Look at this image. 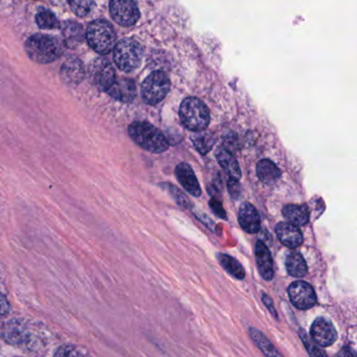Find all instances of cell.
<instances>
[{"label":"cell","mask_w":357,"mask_h":357,"mask_svg":"<svg viewBox=\"0 0 357 357\" xmlns=\"http://www.w3.org/2000/svg\"><path fill=\"white\" fill-rule=\"evenodd\" d=\"M64 44L54 36H31L25 43V52L29 58L40 64H48L58 60L64 52Z\"/></svg>","instance_id":"1"},{"label":"cell","mask_w":357,"mask_h":357,"mask_svg":"<svg viewBox=\"0 0 357 357\" xmlns=\"http://www.w3.org/2000/svg\"><path fill=\"white\" fill-rule=\"evenodd\" d=\"M128 134L140 148L154 154H161L169 148V142L154 126L145 121H136L128 128Z\"/></svg>","instance_id":"2"},{"label":"cell","mask_w":357,"mask_h":357,"mask_svg":"<svg viewBox=\"0 0 357 357\" xmlns=\"http://www.w3.org/2000/svg\"><path fill=\"white\" fill-rule=\"evenodd\" d=\"M180 119L184 128L190 131H203L209 127V109L198 98H187L180 105Z\"/></svg>","instance_id":"3"},{"label":"cell","mask_w":357,"mask_h":357,"mask_svg":"<svg viewBox=\"0 0 357 357\" xmlns=\"http://www.w3.org/2000/svg\"><path fill=\"white\" fill-rule=\"evenodd\" d=\"M86 39L94 52L100 54H107L115 47L117 35L108 21L98 19L90 23L87 27Z\"/></svg>","instance_id":"4"},{"label":"cell","mask_w":357,"mask_h":357,"mask_svg":"<svg viewBox=\"0 0 357 357\" xmlns=\"http://www.w3.org/2000/svg\"><path fill=\"white\" fill-rule=\"evenodd\" d=\"M143 56H144V48L142 44L131 38L121 40L115 45V52H113L115 64L125 73L136 70L142 62Z\"/></svg>","instance_id":"5"},{"label":"cell","mask_w":357,"mask_h":357,"mask_svg":"<svg viewBox=\"0 0 357 357\" xmlns=\"http://www.w3.org/2000/svg\"><path fill=\"white\" fill-rule=\"evenodd\" d=\"M170 79L163 71L151 73L142 85L143 100L146 104H159L170 91Z\"/></svg>","instance_id":"6"},{"label":"cell","mask_w":357,"mask_h":357,"mask_svg":"<svg viewBox=\"0 0 357 357\" xmlns=\"http://www.w3.org/2000/svg\"><path fill=\"white\" fill-rule=\"evenodd\" d=\"M289 297L293 305L301 310H310L318 302L314 287L305 281L291 283L289 287Z\"/></svg>","instance_id":"7"},{"label":"cell","mask_w":357,"mask_h":357,"mask_svg":"<svg viewBox=\"0 0 357 357\" xmlns=\"http://www.w3.org/2000/svg\"><path fill=\"white\" fill-rule=\"evenodd\" d=\"M109 10L113 20L123 26L136 24L140 18V10L134 0H111Z\"/></svg>","instance_id":"8"},{"label":"cell","mask_w":357,"mask_h":357,"mask_svg":"<svg viewBox=\"0 0 357 357\" xmlns=\"http://www.w3.org/2000/svg\"><path fill=\"white\" fill-rule=\"evenodd\" d=\"M310 335L312 342L324 348L333 345L337 340V333L335 326L324 317L316 319L310 328Z\"/></svg>","instance_id":"9"},{"label":"cell","mask_w":357,"mask_h":357,"mask_svg":"<svg viewBox=\"0 0 357 357\" xmlns=\"http://www.w3.org/2000/svg\"><path fill=\"white\" fill-rule=\"evenodd\" d=\"M90 77L92 83L103 91H107L115 83V71L112 65L105 60H99L90 67Z\"/></svg>","instance_id":"10"},{"label":"cell","mask_w":357,"mask_h":357,"mask_svg":"<svg viewBox=\"0 0 357 357\" xmlns=\"http://www.w3.org/2000/svg\"><path fill=\"white\" fill-rule=\"evenodd\" d=\"M279 241L291 249H296L303 243V234L299 227L291 222H279L276 227Z\"/></svg>","instance_id":"11"},{"label":"cell","mask_w":357,"mask_h":357,"mask_svg":"<svg viewBox=\"0 0 357 357\" xmlns=\"http://www.w3.org/2000/svg\"><path fill=\"white\" fill-rule=\"evenodd\" d=\"M239 224L245 232L257 233L261 227V220L257 209L252 204L245 203L239 208Z\"/></svg>","instance_id":"12"},{"label":"cell","mask_w":357,"mask_h":357,"mask_svg":"<svg viewBox=\"0 0 357 357\" xmlns=\"http://www.w3.org/2000/svg\"><path fill=\"white\" fill-rule=\"evenodd\" d=\"M256 260H257L258 270L262 278L270 281L274 278V264H272V254L266 247L265 243L257 241L256 243Z\"/></svg>","instance_id":"13"},{"label":"cell","mask_w":357,"mask_h":357,"mask_svg":"<svg viewBox=\"0 0 357 357\" xmlns=\"http://www.w3.org/2000/svg\"><path fill=\"white\" fill-rule=\"evenodd\" d=\"M111 98L123 102H130L136 96V87L133 81L128 79H115V83L107 89Z\"/></svg>","instance_id":"14"},{"label":"cell","mask_w":357,"mask_h":357,"mask_svg":"<svg viewBox=\"0 0 357 357\" xmlns=\"http://www.w3.org/2000/svg\"><path fill=\"white\" fill-rule=\"evenodd\" d=\"M176 178L184 189L193 197H201V188L198 180L190 165L187 163H180L175 169Z\"/></svg>","instance_id":"15"},{"label":"cell","mask_w":357,"mask_h":357,"mask_svg":"<svg viewBox=\"0 0 357 357\" xmlns=\"http://www.w3.org/2000/svg\"><path fill=\"white\" fill-rule=\"evenodd\" d=\"M85 71L83 65L78 59H71L63 64L61 77L66 85L75 86L83 81Z\"/></svg>","instance_id":"16"},{"label":"cell","mask_w":357,"mask_h":357,"mask_svg":"<svg viewBox=\"0 0 357 357\" xmlns=\"http://www.w3.org/2000/svg\"><path fill=\"white\" fill-rule=\"evenodd\" d=\"M217 160L220 167L226 171V173L234 180L239 181L241 178L240 167H239L238 161L235 158L234 155L226 150V149H220L218 150Z\"/></svg>","instance_id":"17"},{"label":"cell","mask_w":357,"mask_h":357,"mask_svg":"<svg viewBox=\"0 0 357 357\" xmlns=\"http://www.w3.org/2000/svg\"><path fill=\"white\" fill-rule=\"evenodd\" d=\"M283 215L291 224L305 226L309 222V209L306 205H287L283 208Z\"/></svg>","instance_id":"18"},{"label":"cell","mask_w":357,"mask_h":357,"mask_svg":"<svg viewBox=\"0 0 357 357\" xmlns=\"http://www.w3.org/2000/svg\"><path fill=\"white\" fill-rule=\"evenodd\" d=\"M257 176L262 182L272 184L281 177V172L272 161L263 159L257 165Z\"/></svg>","instance_id":"19"},{"label":"cell","mask_w":357,"mask_h":357,"mask_svg":"<svg viewBox=\"0 0 357 357\" xmlns=\"http://www.w3.org/2000/svg\"><path fill=\"white\" fill-rule=\"evenodd\" d=\"M286 270L291 276L302 278L307 274V264L301 254L291 252L286 258Z\"/></svg>","instance_id":"20"},{"label":"cell","mask_w":357,"mask_h":357,"mask_svg":"<svg viewBox=\"0 0 357 357\" xmlns=\"http://www.w3.org/2000/svg\"><path fill=\"white\" fill-rule=\"evenodd\" d=\"M249 333H251V337L255 342L256 345L263 352L264 356L266 357H283L261 331L256 328H251Z\"/></svg>","instance_id":"21"},{"label":"cell","mask_w":357,"mask_h":357,"mask_svg":"<svg viewBox=\"0 0 357 357\" xmlns=\"http://www.w3.org/2000/svg\"><path fill=\"white\" fill-rule=\"evenodd\" d=\"M192 142L194 144L195 149L201 154L205 155L213 149L214 144H215V137L211 132L203 130V131L194 132L192 135Z\"/></svg>","instance_id":"22"},{"label":"cell","mask_w":357,"mask_h":357,"mask_svg":"<svg viewBox=\"0 0 357 357\" xmlns=\"http://www.w3.org/2000/svg\"><path fill=\"white\" fill-rule=\"evenodd\" d=\"M219 261L228 274L232 275L233 277L239 279V280L245 279V271L238 260L235 259L232 256L221 254V255H219Z\"/></svg>","instance_id":"23"},{"label":"cell","mask_w":357,"mask_h":357,"mask_svg":"<svg viewBox=\"0 0 357 357\" xmlns=\"http://www.w3.org/2000/svg\"><path fill=\"white\" fill-rule=\"evenodd\" d=\"M38 26L43 29H54L59 27V21L57 17L50 10H41L36 16Z\"/></svg>","instance_id":"24"},{"label":"cell","mask_w":357,"mask_h":357,"mask_svg":"<svg viewBox=\"0 0 357 357\" xmlns=\"http://www.w3.org/2000/svg\"><path fill=\"white\" fill-rule=\"evenodd\" d=\"M71 10L77 16H87L94 8V0H68Z\"/></svg>","instance_id":"25"},{"label":"cell","mask_w":357,"mask_h":357,"mask_svg":"<svg viewBox=\"0 0 357 357\" xmlns=\"http://www.w3.org/2000/svg\"><path fill=\"white\" fill-rule=\"evenodd\" d=\"M4 339L8 340V342L13 344L21 343L24 341L25 335L22 329L17 325H8L3 331Z\"/></svg>","instance_id":"26"},{"label":"cell","mask_w":357,"mask_h":357,"mask_svg":"<svg viewBox=\"0 0 357 357\" xmlns=\"http://www.w3.org/2000/svg\"><path fill=\"white\" fill-rule=\"evenodd\" d=\"M299 335L300 337H301L302 342H303L304 346H305L306 349H307L310 357H326V356L316 347V344L309 339L307 333H306L303 329H300Z\"/></svg>","instance_id":"27"},{"label":"cell","mask_w":357,"mask_h":357,"mask_svg":"<svg viewBox=\"0 0 357 357\" xmlns=\"http://www.w3.org/2000/svg\"><path fill=\"white\" fill-rule=\"evenodd\" d=\"M166 186H168V189H169L170 193L173 195L174 199H176L180 205L184 206V207H190V202L187 199L186 195L182 192V191L178 190L175 186H172L170 184H166Z\"/></svg>","instance_id":"28"},{"label":"cell","mask_w":357,"mask_h":357,"mask_svg":"<svg viewBox=\"0 0 357 357\" xmlns=\"http://www.w3.org/2000/svg\"><path fill=\"white\" fill-rule=\"evenodd\" d=\"M210 207H211V209L213 210L219 218H226V211H224L221 203H220L218 199H212L211 201H210Z\"/></svg>","instance_id":"29"},{"label":"cell","mask_w":357,"mask_h":357,"mask_svg":"<svg viewBox=\"0 0 357 357\" xmlns=\"http://www.w3.org/2000/svg\"><path fill=\"white\" fill-rule=\"evenodd\" d=\"M228 191H230L231 197L237 199L239 193H240V187H239L238 181L234 180V178H230L228 182Z\"/></svg>","instance_id":"30"},{"label":"cell","mask_w":357,"mask_h":357,"mask_svg":"<svg viewBox=\"0 0 357 357\" xmlns=\"http://www.w3.org/2000/svg\"><path fill=\"white\" fill-rule=\"evenodd\" d=\"M262 301H263L264 305L268 307V310H270V314H272L275 318H278V314H277L276 310H275L272 298H270V296L266 295V294H263V295H262Z\"/></svg>","instance_id":"31"},{"label":"cell","mask_w":357,"mask_h":357,"mask_svg":"<svg viewBox=\"0 0 357 357\" xmlns=\"http://www.w3.org/2000/svg\"><path fill=\"white\" fill-rule=\"evenodd\" d=\"M10 312V304L6 298L0 293V317L6 316Z\"/></svg>","instance_id":"32"},{"label":"cell","mask_w":357,"mask_h":357,"mask_svg":"<svg viewBox=\"0 0 357 357\" xmlns=\"http://www.w3.org/2000/svg\"><path fill=\"white\" fill-rule=\"evenodd\" d=\"M54 357H78V354L77 352L71 349V348L63 347L57 352L56 356Z\"/></svg>","instance_id":"33"},{"label":"cell","mask_w":357,"mask_h":357,"mask_svg":"<svg viewBox=\"0 0 357 357\" xmlns=\"http://www.w3.org/2000/svg\"><path fill=\"white\" fill-rule=\"evenodd\" d=\"M339 357H356V352L351 349V347L349 346H345L343 347V349L339 352Z\"/></svg>","instance_id":"34"}]
</instances>
